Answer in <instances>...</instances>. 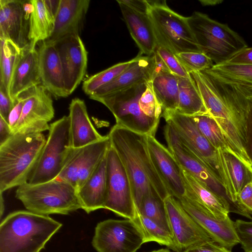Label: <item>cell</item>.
I'll return each mask as SVG.
<instances>
[{
	"instance_id": "1",
	"label": "cell",
	"mask_w": 252,
	"mask_h": 252,
	"mask_svg": "<svg viewBox=\"0 0 252 252\" xmlns=\"http://www.w3.org/2000/svg\"><path fill=\"white\" fill-rule=\"evenodd\" d=\"M199 90L208 113L235 152L248 143L251 103L246 86L223 81L206 70L189 73Z\"/></svg>"
},
{
	"instance_id": "2",
	"label": "cell",
	"mask_w": 252,
	"mask_h": 252,
	"mask_svg": "<svg viewBox=\"0 0 252 252\" xmlns=\"http://www.w3.org/2000/svg\"><path fill=\"white\" fill-rule=\"evenodd\" d=\"M129 178L136 209L142 199L157 193L162 199L171 195L158 174L150 156L147 135L115 124L108 134Z\"/></svg>"
},
{
	"instance_id": "3",
	"label": "cell",
	"mask_w": 252,
	"mask_h": 252,
	"mask_svg": "<svg viewBox=\"0 0 252 252\" xmlns=\"http://www.w3.org/2000/svg\"><path fill=\"white\" fill-rule=\"evenodd\" d=\"M62 223L28 210L8 214L0 225V252H40Z\"/></svg>"
},
{
	"instance_id": "4",
	"label": "cell",
	"mask_w": 252,
	"mask_h": 252,
	"mask_svg": "<svg viewBox=\"0 0 252 252\" xmlns=\"http://www.w3.org/2000/svg\"><path fill=\"white\" fill-rule=\"evenodd\" d=\"M46 138L42 133H15L0 145V192L28 182Z\"/></svg>"
},
{
	"instance_id": "5",
	"label": "cell",
	"mask_w": 252,
	"mask_h": 252,
	"mask_svg": "<svg viewBox=\"0 0 252 252\" xmlns=\"http://www.w3.org/2000/svg\"><path fill=\"white\" fill-rule=\"evenodd\" d=\"M162 117L189 148L221 181L229 203L236 205L237 196L225 160V153L214 148L198 130L190 116L173 111L163 112Z\"/></svg>"
},
{
	"instance_id": "6",
	"label": "cell",
	"mask_w": 252,
	"mask_h": 252,
	"mask_svg": "<svg viewBox=\"0 0 252 252\" xmlns=\"http://www.w3.org/2000/svg\"><path fill=\"white\" fill-rule=\"evenodd\" d=\"M187 18L200 52L214 64L225 63L248 47L244 39L227 24L213 20L205 14L195 11Z\"/></svg>"
},
{
	"instance_id": "7",
	"label": "cell",
	"mask_w": 252,
	"mask_h": 252,
	"mask_svg": "<svg viewBox=\"0 0 252 252\" xmlns=\"http://www.w3.org/2000/svg\"><path fill=\"white\" fill-rule=\"evenodd\" d=\"M15 197L27 210L42 215H67L81 209L76 190L57 178L36 184L26 183L17 187Z\"/></svg>"
},
{
	"instance_id": "8",
	"label": "cell",
	"mask_w": 252,
	"mask_h": 252,
	"mask_svg": "<svg viewBox=\"0 0 252 252\" xmlns=\"http://www.w3.org/2000/svg\"><path fill=\"white\" fill-rule=\"evenodd\" d=\"M149 2V13L157 43L175 55L182 52H200L187 17L171 9L165 0Z\"/></svg>"
},
{
	"instance_id": "9",
	"label": "cell",
	"mask_w": 252,
	"mask_h": 252,
	"mask_svg": "<svg viewBox=\"0 0 252 252\" xmlns=\"http://www.w3.org/2000/svg\"><path fill=\"white\" fill-rule=\"evenodd\" d=\"M146 87L147 83L142 84L117 93L89 97L108 108L115 118L116 125L135 132L155 136L159 122L148 117L139 101Z\"/></svg>"
},
{
	"instance_id": "10",
	"label": "cell",
	"mask_w": 252,
	"mask_h": 252,
	"mask_svg": "<svg viewBox=\"0 0 252 252\" xmlns=\"http://www.w3.org/2000/svg\"><path fill=\"white\" fill-rule=\"evenodd\" d=\"M72 149L69 119L64 116L50 125L48 138L27 183L36 184L56 179Z\"/></svg>"
},
{
	"instance_id": "11",
	"label": "cell",
	"mask_w": 252,
	"mask_h": 252,
	"mask_svg": "<svg viewBox=\"0 0 252 252\" xmlns=\"http://www.w3.org/2000/svg\"><path fill=\"white\" fill-rule=\"evenodd\" d=\"M92 243L97 252H136L145 242L132 220L108 219L97 223Z\"/></svg>"
},
{
	"instance_id": "12",
	"label": "cell",
	"mask_w": 252,
	"mask_h": 252,
	"mask_svg": "<svg viewBox=\"0 0 252 252\" xmlns=\"http://www.w3.org/2000/svg\"><path fill=\"white\" fill-rule=\"evenodd\" d=\"M107 195L104 209L133 220L136 214L129 178L119 157L111 147L107 154Z\"/></svg>"
},
{
	"instance_id": "13",
	"label": "cell",
	"mask_w": 252,
	"mask_h": 252,
	"mask_svg": "<svg viewBox=\"0 0 252 252\" xmlns=\"http://www.w3.org/2000/svg\"><path fill=\"white\" fill-rule=\"evenodd\" d=\"M111 147L108 135L87 146L72 149L57 179L77 191L91 177L107 154Z\"/></svg>"
},
{
	"instance_id": "14",
	"label": "cell",
	"mask_w": 252,
	"mask_h": 252,
	"mask_svg": "<svg viewBox=\"0 0 252 252\" xmlns=\"http://www.w3.org/2000/svg\"><path fill=\"white\" fill-rule=\"evenodd\" d=\"M20 118L13 134L39 133L49 130L55 110L50 94L41 85L26 91Z\"/></svg>"
},
{
	"instance_id": "15",
	"label": "cell",
	"mask_w": 252,
	"mask_h": 252,
	"mask_svg": "<svg viewBox=\"0 0 252 252\" xmlns=\"http://www.w3.org/2000/svg\"><path fill=\"white\" fill-rule=\"evenodd\" d=\"M164 135L168 150L182 168L228 201L221 181L189 148L167 123Z\"/></svg>"
},
{
	"instance_id": "16",
	"label": "cell",
	"mask_w": 252,
	"mask_h": 252,
	"mask_svg": "<svg viewBox=\"0 0 252 252\" xmlns=\"http://www.w3.org/2000/svg\"><path fill=\"white\" fill-rule=\"evenodd\" d=\"M170 230L180 252L213 241L172 195L164 200Z\"/></svg>"
},
{
	"instance_id": "17",
	"label": "cell",
	"mask_w": 252,
	"mask_h": 252,
	"mask_svg": "<svg viewBox=\"0 0 252 252\" xmlns=\"http://www.w3.org/2000/svg\"><path fill=\"white\" fill-rule=\"evenodd\" d=\"M31 0H0V39H8L20 49L30 45Z\"/></svg>"
},
{
	"instance_id": "18",
	"label": "cell",
	"mask_w": 252,
	"mask_h": 252,
	"mask_svg": "<svg viewBox=\"0 0 252 252\" xmlns=\"http://www.w3.org/2000/svg\"><path fill=\"white\" fill-rule=\"evenodd\" d=\"M59 55L68 95L77 88L85 75L88 52L79 35H69L52 41Z\"/></svg>"
},
{
	"instance_id": "19",
	"label": "cell",
	"mask_w": 252,
	"mask_h": 252,
	"mask_svg": "<svg viewBox=\"0 0 252 252\" xmlns=\"http://www.w3.org/2000/svg\"><path fill=\"white\" fill-rule=\"evenodd\" d=\"M177 200L214 242L230 250L239 243L234 221L229 217L217 218L198 202L186 196Z\"/></svg>"
},
{
	"instance_id": "20",
	"label": "cell",
	"mask_w": 252,
	"mask_h": 252,
	"mask_svg": "<svg viewBox=\"0 0 252 252\" xmlns=\"http://www.w3.org/2000/svg\"><path fill=\"white\" fill-rule=\"evenodd\" d=\"M148 147L155 169L170 194L177 199L186 195L182 167L168 148L153 136H147Z\"/></svg>"
},
{
	"instance_id": "21",
	"label": "cell",
	"mask_w": 252,
	"mask_h": 252,
	"mask_svg": "<svg viewBox=\"0 0 252 252\" xmlns=\"http://www.w3.org/2000/svg\"><path fill=\"white\" fill-rule=\"evenodd\" d=\"M37 51L41 85L56 98L68 96L60 58L53 42L42 41Z\"/></svg>"
},
{
	"instance_id": "22",
	"label": "cell",
	"mask_w": 252,
	"mask_h": 252,
	"mask_svg": "<svg viewBox=\"0 0 252 252\" xmlns=\"http://www.w3.org/2000/svg\"><path fill=\"white\" fill-rule=\"evenodd\" d=\"M155 66L154 54L150 56L139 55L131 60L129 65L114 80L100 88L92 95H107L140 84H146L152 79Z\"/></svg>"
},
{
	"instance_id": "23",
	"label": "cell",
	"mask_w": 252,
	"mask_h": 252,
	"mask_svg": "<svg viewBox=\"0 0 252 252\" xmlns=\"http://www.w3.org/2000/svg\"><path fill=\"white\" fill-rule=\"evenodd\" d=\"M117 1L129 33L140 49V55H153L157 46V40L149 11L136 10L122 0Z\"/></svg>"
},
{
	"instance_id": "24",
	"label": "cell",
	"mask_w": 252,
	"mask_h": 252,
	"mask_svg": "<svg viewBox=\"0 0 252 252\" xmlns=\"http://www.w3.org/2000/svg\"><path fill=\"white\" fill-rule=\"evenodd\" d=\"M40 85L38 51L29 45L21 49L12 75L9 96L14 101L22 93Z\"/></svg>"
},
{
	"instance_id": "25",
	"label": "cell",
	"mask_w": 252,
	"mask_h": 252,
	"mask_svg": "<svg viewBox=\"0 0 252 252\" xmlns=\"http://www.w3.org/2000/svg\"><path fill=\"white\" fill-rule=\"evenodd\" d=\"M89 0H60L54 30L48 40L55 41L69 35H79L89 7Z\"/></svg>"
},
{
	"instance_id": "26",
	"label": "cell",
	"mask_w": 252,
	"mask_h": 252,
	"mask_svg": "<svg viewBox=\"0 0 252 252\" xmlns=\"http://www.w3.org/2000/svg\"><path fill=\"white\" fill-rule=\"evenodd\" d=\"M69 131L71 147L78 148L104 139L93 125L85 101L72 99L69 106Z\"/></svg>"
},
{
	"instance_id": "27",
	"label": "cell",
	"mask_w": 252,
	"mask_h": 252,
	"mask_svg": "<svg viewBox=\"0 0 252 252\" xmlns=\"http://www.w3.org/2000/svg\"><path fill=\"white\" fill-rule=\"evenodd\" d=\"M77 193L81 209L86 213L104 209L107 195V155Z\"/></svg>"
},
{
	"instance_id": "28",
	"label": "cell",
	"mask_w": 252,
	"mask_h": 252,
	"mask_svg": "<svg viewBox=\"0 0 252 252\" xmlns=\"http://www.w3.org/2000/svg\"><path fill=\"white\" fill-rule=\"evenodd\" d=\"M182 174L186 187V197L198 202L217 218L229 217L230 205L225 198L183 169Z\"/></svg>"
},
{
	"instance_id": "29",
	"label": "cell",
	"mask_w": 252,
	"mask_h": 252,
	"mask_svg": "<svg viewBox=\"0 0 252 252\" xmlns=\"http://www.w3.org/2000/svg\"><path fill=\"white\" fill-rule=\"evenodd\" d=\"M32 10L30 15V46L36 47L39 41L48 40L54 28L55 17L45 0H31Z\"/></svg>"
},
{
	"instance_id": "30",
	"label": "cell",
	"mask_w": 252,
	"mask_h": 252,
	"mask_svg": "<svg viewBox=\"0 0 252 252\" xmlns=\"http://www.w3.org/2000/svg\"><path fill=\"white\" fill-rule=\"evenodd\" d=\"M149 83L163 113L176 111L179 94L177 76L170 72L160 73L154 75Z\"/></svg>"
},
{
	"instance_id": "31",
	"label": "cell",
	"mask_w": 252,
	"mask_h": 252,
	"mask_svg": "<svg viewBox=\"0 0 252 252\" xmlns=\"http://www.w3.org/2000/svg\"><path fill=\"white\" fill-rule=\"evenodd\" d=\"M177 77L179 94L176 112L189 116L208 113L196 83L190 74L186 77Z\"/></svg>"
},
{
	"instance_id": "32",
	"label": "cell",
	"mask_w": 252,
	"mask_h": 252,
	"mask_svg": "<svg viewBox=\"0 0 252 252\" xmlns=\"http://www.w3.org/2000/svg\"><path fill=\"white\" fill-rule=\"evenodd\" d=\"M205 70L225 82L252 88V65L224 63Z\"/></svg>"
},
{
	"instance_id": "33",
	"label": "cell",
	"mask_w": 252,
	"mask_h": 252,
	"mask_svg": "<svg viewBox=\"0 0 252 252\" xmlns=\"http://www.w3.org/2000/svg\"><path fill=\"white\" fill-rule=\"evenodd\" d=\"M132 220L141 231L145 243L155 242L161 245L166 246L175 252H180L170 231L137 212L135 217Z\"/></svg>"
},
{
	"instance_id": "34",
	"label": "cell",
	"mask_w": 252,
	"mask_h": 252,
	"mask_svg": "<svg viewBox=\"0 0 252 252\" xmlns=\"http://www.w3.org/2000/svg\"><path fill=\"white\" fill-rule=\"evenodd\" d=\"M190 117L198 130L216 150L236 157L215 121L208 113Z\"/></svg>"
},
{
	"instance_id": "35",
	"label": "cell",
	"mask_w": 252,
	"mask_h": 252,
	"mask_svg": "<svg viewBox=\"0 0 252 252\" xmlns=\"http://www.w3.org/2000/svg\"><path fill=\"white\" fill-rule=\"evenodd\" d=\"M0 40V87L9 94L12 75L22 49L10 40Z\"/></svg>"
},
{
	"instance_id": "36",
	"label": "cell",
	"mask_w": 252,
	"mask_h": 252,
	"mask_svg": "<svg viewBox=\"0 0 252 252\" xmlns=\"http://www.w3.org/2000/svg\"><path fill=\"white\" fill-rule=\"evenodd\" d=\"M136 212L171 232L164 201L158 194L150 193L146 195L136 209Z\"/></svg>"
},
{
	"instance_id": "37",
	"label": "cell",
	"mask_w": 252,
	"mask_h": 252,
	"mask_svg": "<svg viewBox=\"0 0 252 252\" xmlns=\"http://www.w3.org/2000/svg\"><path fill=\"white\" fill-rule=\"evenodd\" d=\"M131 62V60L118 63L91 76L83 84L84 92L89 96L92 95L97 90L114 80L129 65Z\"/></svg>"
},
{
	"instance_id": "38",
	"label": "cell",
	"mask_w": 252,
	"mask_h": 252,
	"mask_svg": "<svg viewBox=\"0 0 252 252\" xmlns=\"http://www.w3.org/2000/svg\"><path fill=\"white\" fill-rule=\"evenodd\" d=\"M225 158L234 191L237 196L244 186L252 180V176L245 165L235 156L225 153Z\"/></svg>"
},
{
	"instance_id": "39",
	"label": "cell",
	"mask_w": 252,
	"mask_h": 252,
	"mask_svg": "<svg viewBox=\"0 0 252 252\" xmlns=\"http://www.w3.org/2000/svg\"><path fill=\"white\" fill-rule=\"evenodd\" d=\"M175 55L189 74L209 69L214 65L208 57L201 52H182Z\"/></svg>"
},
{
	"instance_id": "40",
	"label": "cell",
	"mask_w": 252,
	"mask_h": 252,
	"mask_svg": "<svg viewBox=\"0 0 252 252\" xmlns=\"http://www.w3.org/2000/svg\"><path fill=\"white\" fill-rule=\"evenodd\" d=\"M155 52L159 56L173 74L179 77H186L189 75L175 54L168 49L157 43Z\"/></svg>"
},
{
	"instance_id": "41",
	"label": "cell",
	"mask_w": 252,
	"mask_h": 252,
	"mask_svg": "<svg viewBox=\"0 0 252 252\" xmlns=\"http://www.w3.org/2000/svg\"><path fill=\"white\" fill-rule=\"evenodd\" d=\"M235 233L244 252H252V220L234 221Z\"/></svg>"
},
{
	"instance_id": "42",
	"label": "cell",
	"mask_w": 252,
	"mask_h": 252,
	"mask_svg": "<svg viewBox=\"0 0 252 252\" xmlns=\"http://www.w3.org/2000/svg\"><path fill=\"white\" fill-rule=\"evenodd\" d=\"M237 203L248 218L252 219V180L246 184L238 194Z\"/></svg>"
},
{
	"instance_id": "43",
	"label": "cell",
	"mask_w": 252,
	"mask_h": 252,
	"mask_svg": "<svg viewBox=\"0 0 252 252\" xmlns=\"http://www.w3.org/2000/svg\"><path fill=\"white\" fill-rule=\"evenodd\" d=\"M26 97V91L20 94L14 101V106L9 114L7 123L12 133L21 116Z\"/></svg>"
},
{
	"instance_id": "44",
	"label": "cell",
	"mask_w": 252,
	"mask_h": 252,
	"mask_svg": "<svg viewBox=\"0 0 252 252\" xmlns=\"http://www.w3.org/2000/svg\"><path fill=\"white\" fill-rule=\"evenodd\" d=\"M14 105V101L11 99L9 94L0 87V117L7 122Z\"/></svg>"
},
{
	"instance_id": "45",
	"label": "cell",
	"mask_w": 252,
	"mask_h": 252,
	"mask_svg": "<svg viewBox=\"0 0 252 252\" xmlns=\"http://www.w3.org/2000/svg\"><path fill=\"white\" fill-rule=\"evenodd\" d=\"M184 252H231V250L211 241L194 247Z\"/></svg>"
},
{
	"instance_id": "46",
	"label": "cell",
	"mask_w": 252,
	"mask_h": 252,
	"mask_svg": "<svg viewBox=\"0 0 252 252\" xmlns=\"http://www.w3.org/2000/svg\"><path fill=\"white\" fill-rule=\"evenodd\" d=\"M225 63L252 65V47H246L233 55Z\"/></svg>"
},
{
	"instance_id": "47",
	"label": "cell",
	"mask_w": 252,
	"mask_h": 252,
	"mask_svg": "<svg viewBox=\"0 0 252 252\" xmlns=\"http://www.w3.org/2000/svg\"><path fill=\"white\" fill-rule=\"evenodd\" d=\"M12 135L8 123L0 117V145L7 141Z\"/></svg>"
},
{
	"instance_id": "48",
	"label": "cell",
	"mask_w": 252,
	"mask_h": 252,
	"mask_svg": "<svg viewBox=\"0 0 252 252\" xmlns=\"http://www.w3.org/2000/svg\"><path fill=\"white\" fill-rule=\"evenodd\" d=\"M251 109L250 114V127L249 134V142L247 152L251 159L252 160V103L251 102Z\"/></svg>"
},
{
	"instance_id": "49",
	"label": "cell",
	"mask_w": 252,
	"mask_h": 252,
	"mask_svg": "<svg viewBox=\"0 0 252 252\" xmlns=\"http://www.w3.org/2000/svg\"><path fill=\"white\" fill-rule=\"evenodd\" d=\"M2 193H0V219H1V218L2 217V214L4 212V201L2 198Z\"/></svg>"
},
{
	"instance_id": "50",
	"label": "cell",
	"mask_w": 252,
	"mask_h": 252,
	"mask_svg": "<svg viewBox=\"0 0 252 252\" xmlns=\"http://www.w3.org/2000/svg\"><path fill=\"white\" fill-rule=\"evenodd\" d=\"M150 252H171L169 250L167 249H162L158 250H155Z\"/></svg>"
},
{
	"instance_id": "51",
	"label": "cell",
	"mask_w": 252,
	"mask_h": 252,
	"mask_svg": "<svg viewBox=\"0 0 252 252\" xmlns=\"http://www.w3.org/2000/svg\"><path fill=\"white\" fill-rule=\"evenodd\" d=\"M248 99L252 103V92H251L248 95Z\"/></svg>"
},
{
	"instance_id": "52",
	"label": "cell",
	"mask_w": 252,
	"mask_h": 252,
	"mask_svg": "<svg viewBox=\"0 0 252 252\" xmlns=\"http://www.w3.org/2000/svg\"></svg>"
}]
</instances>
